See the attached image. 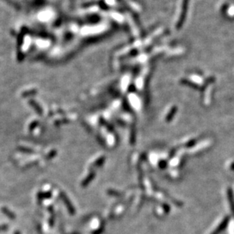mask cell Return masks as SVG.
I'll return each instance as SVG.
<instances>
[{
	"label": "cell",
	"mask_w": 234,
	"mask_h": 234,
	"mask_svg": "<svg viewBox=\"0 0 234 234\" xmlns=\"http://www.w3.org/2000/svg\"><path fill=\"white\" fill-rule=\"evenodd\" d=\"M229 221H230V217H225L224 221H222V223H221V224L217 226V228L215 230V231L212 232L211 234H219L221 232H222L223 230L226 228V226H227Z\"/></svg>",
	"instance_id": "cell-1"
},
{
	"label": "cell",
	"mask_w": 234,
	"mask_h": 234,
	"mask_svg": "<svg viewBox=\"0 0 234 234\" xmlns=\"http://www.w3.org/2000/svg\"><path fill=\"white\" fill-rule=\"evenodd\" d=\"M228 196H229V201H230V208H231V210L232 212L233 213L234 215V199H233V194L232 192V191L229 189L228 191Z\"/></svg>",
	"instance_id": "cell-2"
},
{
	"label": "cell",
	"mask_w": 234,
	"mask_h": 234,
	"mask_svg": "<svg viewBox=\"0 0 234 234\" xmlns=\"http://www.w3.org/2000/svg\"><path fill=\"white\" fill-rule=\"evenodd\" d=\"M30 104H32V105L34 106V107L36 109H37V113H41V109H40V108L39 107H37V104H35V102H34V101H30Z\"/></svg>",
	"instance_id": "cell-3"
},
{
	"label": "cell",
	"mask_w": 234,
	"mask_h": 234,
	"mask_svg": "<svg viewBox=\"0 0 234 234\" xmlns=\"http://www.w3.org/2000/svg\"><path fill=\"white\" fill-rule=\"evenodd\" d=\"M20 150H21V151H24V152H31V150H28V149L26 148H24V147H20Z\"/></svg>",
	"instance_id": "cell-4"
}]
</instances>
